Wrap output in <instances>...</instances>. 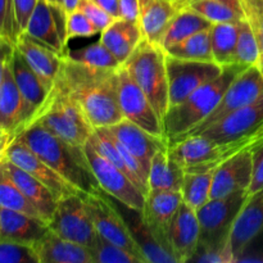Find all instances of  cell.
Wrapping results in <instances>:
<instances>
[{"instance_id":"obj_13","label":"cell","mask_w":263,"mask_h":263,"mask_svg":"<svg viewBox=\"0 0 263 263\" xmlns=\"http://www.w3.org/2000/svg\"><path fill=\"white\" fill-rule=\"evenodd\" d=\"M117 98L123 118L140 126L157 138L166 139L161 118L145 92L136 84L123 64L117 68Z\"/></svg>"},{"instance_id":"obj_28","label":"cell","mask_w":263,"mask_h":263,"mask_svg":"<svg viewBox=\"0 0 263 263\" xmlns=\"http://www.w3.org/2000/svg\"><path fill=\"white\" fill-rule=\"evenodd\" d=\"M177 10L179 5L171 0H139V25L144 39L159 44Z\"/></svg>"},{"instance_id":"obj_51","label":"cell","mask_w":263,"mask_h":263,"mask_svg":"<svg viewBox=\"0 0 263 263\" xmlns=\"http://www.w3.org/2000/svg\"><path fill=\"white\" fill-rule=\"evenodd\" d=\"M15 139H17V135L14 133L0 127V164L7 161L8 151Z\"/></svg>"},{"instance_id":"obj_18","label":"cell","mask_w":263,"mask_h":263,"mask_svg":"<svg viewBox=\"0 0 263 263\" xmlns=\"http://www.w3.org/2000/svg\"><path fill=\"white\" fill-rule=\"evenodd\" d=\"M263 234V187L247 195L230 231L235 263L248 247Z\"/></svg>"},{"instance_id":"obj_27","label":"cell","mask_w":263,"mask_h":263,"mask_svg":"<svg viewBox=\"0 0 263 263\" xmlns=\"http://www.w3.org/2000/svg\"><path fill=\"white\" fill-rule=\"evenodd\" d=\"M143 39L139 22L116 18L100 32L99 40L117 58V61L123 64Z\"/></svg>"},{"instance_id":"obj_40","label":"cell","mask_w":263,"mask_h":263,"mask_svg":"<svg viewBox=\"0 0 263 263\" xmlns=\"http://www.w3.org/2000/svg\"><path fill=\"white\" fill-rule=\"evenodd\" d=\"M92 263H140L138 258L122 247L116 246L98 235L97 241L90 248Z\"/></svg>"},{"instance_id":"obj_24","label":"cell","mask_w":263,"mask_h":263,"mask_svg":"<svg viewBox=\"0 0 263 263\" xmlns=\"http://www.w3.org/2000/svg\"><path fill=\"white\" fill-rule=\"evenodd\" d=\"M48 230L49 223L41 218L0 207V239L32 246Z\"/></svg>"},{"instance_id":"obj_46","label":"cell","mask_w":263,"mask_h":263,"mask_svg":"<svg viewBox=\"0 0 263 263\" xmlns=\"http://www.w3.org/2000/svg\"><path fill=\"white\" fill-rule=\"evenodd\" d=\"M79 9L97 26V28L100 32L103 30H105L116 20L109 13L105 12L103 8H100L94 0H81L79 5Z\"/></svg>"},{"instance_id":"obj_19","label":"cell","mask_w":263,"mask_h":263,"mask_svg":"<svg viewBox=\"0 0 263 263\" xmlns=\"http://www.w3.org/2000/svg\"><path fill=\"white\" fill-rule=\"evenodd\" d=\"M200 239V226L197 211L182 202L168 230V248L177 263L190 262L197 252Z\"/></svg>"},{"instance_id":"obj_7","label":"cell","mask_w":263,"mask_h":263,"mask_svg":"<svg viewBox=\"0 0 263 263\" xmlns=\"http://www.w3.org/2000/svg\"><path fill=\"white\" fill-rule=\"evenodd\" d=\"M85 203L94 222L98 235L105 240L122 247L136 257L140 263H146L143 252L139 248L128 223L115 203L102 190L84 194Z\"/></svg>"},{"instance_id":"obj_47","label":"cell","mask_w":263,"mask_h":263,"mask_svg":"<svg viewBox=\"0 0 263 263\" xmlns=\"http://www.w3.org/2000/svg\"><path fill=\"white\" fill-rule=\"evenodd\" d=\"M252 154H253V175H252L248 195L258 192L263 187V141L252 149Z\"/></svg>"},{"instance_id":"obj_41","label":"cell","mask_w":263,"mask_h":263,"mask_svg":"<svg viewBox=\"0 0 263 263\" xmlns=\"http://www.w3.org/2000/svg\"><path fill=\"white\" fill-rule=\"evenodd\" d=\"M240 4L243 8L244 17L251 23L258 41L259 53H261L258 67L263 74V0H240Z\"/></svg>"},{"instance_id":"obj_9","label":"cell","mask_w":263,"mask_h":263,"mask_svg":"<svg viewBox=\"0 0 263 263\" xmlns=\"http://www.w3.org/2000/svg\"><path fill=\"white\" fill-rule=\"evenodd\" d=\"M247 195V192H239L223 198H213L198 208L200 226L198 247H217L230 243L231 228Z\"/></svg>"},{"instance_id":"obj_45","label":"cell","mask_w":263,"mask_h":263,"mask_svg":"<svg viewBox=\"0 0 263 263\" xmlns=\"http://www.w3.org/2000/svg\"><path fill=\"white\" fill-rule=\"evenodd\" d=\"M20 31L15 22L13 0H0V37L15 43Z\"/></svg>"},{"instance_id":"obj_17","label":"cell","mask_w":263,"mask_h":263,"mask_svg":"<svg viewBox=\"0 0 263 263\" xmlns=\"http://www.w3.org/2000/svg\"><path fill=\"white\" fill-rule=\"evenodd\" d=\"M181 192L149 190L140 216L161 246L168 249V230L177 210L181 205ZM171 252V251H170ZM174 256V254H172Z\"/></svg>"},{"instance_id":"obj_35","label":"cell","mask_w":263,"mask_h":263,"mask_svg":"<svg viewBox=\"0 0 263 263\" xmlns=\"http://www.w3.org/2000/svg\"><path fill=\"white\" fill-rule=\"evenodd\" d=\"M64 58L73 61L76 63L99 69H116L121 66L115 55L103 45L100 40L89 44L86 46L77 49H66L63 53Z\"/></svg>"},{"instance_id":"obj_39","label":"cell","mask_w":263,"mask_h":263,"mask_svg":"<svg viewBox=\"0 0 263 263\" xmlns=\"http://www.w3.org/2000/svg\"><path fill=\"white\" fill-rule=\"evenodd\" d=\"M259 59H261V53H259L258 41L251 23L243 18L239 21L235 62L244 67H252L258 66Z\"/></svg>"},{"instance_id":"obj_10","label":"cell","mask_w":263,"mask_h":263,"mask_svg":"<svg viewBox=\"0 0 263 263\" xmlns=\"http://www.w3.org/2000/svg\"><path fill=\"white\" fill-rule=\"evenodd\" d=\"M262 97L263 74L261 69L258 66L248 67L231 81V84L229 85L226 91L221 97L220 102L213 108L212 112L208 115V117L203 120L199 125L195 126L193 130H190L185 136L198 135L207 127H210L211 125L230 115L231 112L252 104V103L261 99Z\"/></svg>"},{"instance_id":"obj_29","label":"cell","mask_w":263,"mask_h":263,"mask_svg":"<svg viewBox=\"0 0 263 263\" xmlns=\"http://www.w3.org/2000/svg\"><path fill=\"white\" fill-rule=\"evenodd\" d=\"M23 32L28 33L36 40L50 46L62 55L66 51L67 45L59 33L57 20L48 0H39Z\"/></svg>"},{"instance_id":"obj_2","label":"cell","mask_w":263,"mask_h":263,"mask_svg":"<svg viewBox=\"0 0 263 263\" xmlns=\"http://www.w3.org/2000/svg\"><path fill=\"white\" fill-rule=\"evenodd\" d=\"M17 139L82 194L100 190L85 157L84 146L66 143L39 123H32L26 127Z\"/></svg>"},{"instance_id":"obj_54","label":"cell","mask_w":263,"mask_h":263,"mask_svg":"<svg viewBox=\"0 0 263 263\" xmlns=\"http://www.w3.org/2000/svg\"><path fill=\"white\" fill-rule=\"evenodd\" d=\"M80 2H81V0H59V3H61L62 7L64 8L67 14L79 9Z\"/></svg>"},{"instance_id":"obj_53","label":"cell","mask_w":263,"mask_h":263,"mask_svg":"<svg viewBox=\"0 0 263 263\" xmlns=\"http://www.w3.org/2000/svg\"><path fill=\"white\" fill-rule=\"evenodd\" d=\"M94 2L112 17L120 18V0H94Z\"/></svg>"},{"instance_id":"obj_33","label":"cell","mask_w":263,"mask_h":263,"mask_svg":"<svg viewBox=\"0 0 263 263\" xmlns=\"http://www.w3.org/2000/svg\"><path fill=\"white\" fill-rule=\"evenodd\" d=\"M239 21L236 22L213 23L211 27V45L213 61L221 67L236 63V43H238Z\"/></svg>"},{"instance_id":"obj_11","label":"cell","mask_w":263,"mask_h":263,"mask_svg":"<svg viewBox=\"0 0 263 263\" xmlns=\"http://www.w3.org/2000/svg\"><path fill=\"white\" fill-rule=\"evenodd\" d=\"M49 229L63 238L91 248L98 238L84 194H71L58 199Z\"/></svg>"},{"instance_id":"obj_26","label":"cell","mask_w":263,"mask_h":263,"mask_svg":"<svg viewBox=\"0 0 263 263\" xmlns=\"http://www.w3.org/2000/svg\"><path fill=\"white\" fill-rule=\"evenodd\" d=\"M27 126V112L23 98L13 77L10 62L0 85V127L20 135Z\"/></svg>"},{"instance_id":"obj_14","label":"cell","mask_w":263,"mask_h":263,"mask_svg":"<svg viewBox=\"0 0 263 263\" xmlns=\"http://www.w3.org/2000/svg\"><path fill=\"white\" fill-rule=\"evenodd\" d=\"M175 161L184 172L213 171L223 162L220 144L213 143L204 135H190L167 144Z\"/></svg>"},{"instance_id":"obj_43","label":"cell","mask_w":263,"mask_h":263,"mask_svg":"<svg viewBox=\"0 0 263 263\" xmlns=\"http://www.w3.org/2000/svg\"><path fill=\"white\" fill-rule=\"evenodd\" d=\"M100 33L97 26L80 9L67 14V37L68 41L76 37H92Z\"/></svg>"},{"instance_id":"obj_34","label":"cell","mask_w":263,"mask_h":263,"mask_svg":"<svg viewBox=\"0 0 263 263\" xmlns=\"http://www.w3.org/2000/svg\"><path fill=\"white\" fill-rule=\"evenodd\" d=\"M164 51L175 58L187 59V61L215 62L213 61L212 45H211V28L193 33L189 37L175 44Z\"/></svg>"},{"instance_id":"obj_3","label":"cell","mask_w":263,"mask_h":263,"mask_svg":"<svg viewBox=\"0 0 263 263\" xmlns=\"http://www.w3.org/2000/svg\"><path fill=\"white\" fill-rule=\"evenodd\" d=\"M248 67L234 63L223 67L222 73L195 90L180 104L170 107L162 120L167 144L184 138L208 117L234 79Z\"/></svg>"},{"instance_id":"obj_31","label":"cell","mask_w":263,"mask_h":263,"mask_svg":"<svg viewBox=\"0 0 263 263\" xmlns=\"http://www.w3.org/2000/svg\"><path fill=\"white\" fill-rule=\"evenodd\" d=\"M212 25L213 23L211 21L200 15L199 13L194 12L193 9L184 7V5H179V10L171 20L168 27L164 31L158 45L163 50H167L172 45L189 37L193 33L211 28Z\"/></svg>"},{"instance_id":"obj_23","label":"cell","mask_w":263,"mask_h":263,"mask_svg":"<svg viewBox=\"0 0 263 263\" xmlns=\"http://www.w3.org/2000/svg\"><path fill=\"white\" fill-rule=\"evenodd\" d=\"M10 68H12L13 77H14L18 90H20L23 102H25L28 126L35 113L39 110V108L44 104L50 90L45 86V84L41 81L40 77L28 66L27 62L21 55L20 51L15 49V46L14 53H13L12 59H10Z\"/></svg>"},{"instance_id":"obj_48","label":"cell","mask_w":263,"mask_h":263,"mask_svg":"<svg viewBox=\"0 0 263 263\" xmlns=\"http://www.w3.org/2000/svg\"><path fill=\"white\" fill-rule=\"evenodd\" d=\"M37 3L39 0H13L15 22H17V27L20 33L26 30L28 20H30L31 14H32L33 9L37 5Z\"/></svg>"},{"instance_id":"obj_37","label":"cell","mask_w":263,"mask_h":263,"mask_svg":"<svg viewBox=\"0 0 263 263\" xmlns=\"http://www.w3.org/2000/svg\"><path fill=\"white\" fill-rule=\"evenodd\" d=\"M0 207L27 213V215L33 216V217L44 220L40 213H39V211L31 204L30 200L23 195V193L21 192L17 184L5 172L3 164H0Z\"/></svg>"},{"instance_id":"obj_15","label":"cell","mask_w":263,"mask_h":263,"mask_svg":"<svg viewBox=\"0 0 263 263\" xmlns=\"http://www.w3.org/2000/svg\"><path fill=\"white\" fill-rule=\"evenodd\" d=\"M253 175V154L246 149L229 157L213 170L211 199L239 192L248 193Z\"/></svg>"},{"instance_id":"obj_36","label":"cell","mask_w":263,"mask_h":263,"mask_svg":"<svg viewBox=\"0 0 263 263\" xmlns=\"http://www.w3.org/2000/svg\"><path fill=\"white\" fill-rule=\"evenodd\" d=\"M213 171L185 172L181 185L182 200L195 211L211 199Z\"/></svg>"},{"instance_id":"obj_50","label":"cell","mask_w":263,"mask_h":263,"mask_svg":"<svg viewBox=\"0 0 263 263\" xmlns=\"http://www.w3.org/2000/svg\"><path fill=\"white\" fill-rule=\"evenodd\" d=\"M120 18L139 22V0H120Z\"/></svg>"},{"instance_id":"obj_1","label":"cell","mask_w":263,"mask_h":263,"mask_svg":"<svg viewBox=\"0 0 263 263\" xmlns=\"http://www.w3.org/2000/svg\"><path fill=\"white\" fill-rule=\"evenodd\" d=\"M58 79L92 128L109 127L123 120L117 98V68H91L63 57Z\"/></svg>"},{"instance_id":"obj_30","label":"cell","mask_w":263,"mask_h":263,"mask_svg":"<svg viewBox=\"0 0 263 263\" xmlns=\"http://www.w3.org/2000/svg\"><path fill=\"white\" fill-rule=\"evenodd\" d=\"M184 168L170 153L168 145H164L152 158L148 172L149 190H181Z\"/></svg>"},{"instance_id":"obj_21","label":"cell","mask_w":263,"mask_h":263,"mask_svg":"<svg viewBox=\"0 0 263 263\" xmlns=\"http://www.w3.org/2000/svg\"><path fill=\"white\" fill-rule=\"evenodd\" d=\"M107 128L118 143L122 144L135 158H138V161L145 167L148 172L154 154L162 146L167 145L166 139L152 135L148 131L143 130L140 126L135 125L126 118Z\"/></svg>"},{"instance_id":"obj_8","label":"cell","mask_w":263,"mask_h":263,"mask_svg":"<svg viewBox=\"0 0 263 263\" xmlns=\"http://www.w3.org/2000/svg\"><path fill=\"white\" fill-rule=\"evenodd\" d=\"M84 153L100 190L126 208L140 212L145 203V194L122 171L95 151L90 141L84 145Z\"/></svg>"},{"instance_id":"obj_6","label":"cell","mask_w":263,"mask_h":263,"mask_svg":"<svg viewBox=\"0 0 263 263\" xmlns=\"http://www.w3.org/2000/svg\"><path fill=\"white\" fill-rule=\"evenodd\" d=\"M198 135H204L222 148L223 159L263 141V97L252 104L234 110Z\"/></svg>"},{"instance_id":"obj_42","label":"cell","mask_w":263,"mask_h":263,"mask_svg":"<svg viewBox=\"0 0 263 263\" xmlns=\"http://www.w3.org/2000/svg\"><path fill=\"white\" fill-rule=\"evenodd\" d=\"M0 263H39L32 246L0 239Z\"/></svg>"},{"instance_id":"obj_32","label":"cell","mask_w":263,"mask_h":263,"mask_svg":"<svg viewBox=\"0 0 263 263\" xmlns=\"http://www.w3.org/2000/svg\"><path fill=\"white\" fill-rule=\"evenodd\" d=\"M126 221L139 248L145 257L146 263H177L171 252L158 243L151 229L141 218L140 212L133 210V215L130 213Z\"/></svg>"},{"instance_id":"obj_22","label":"cell","mask_w":263,"mask_h":263,"mask_svg":"<svg viewBox=\"0 0 263 263\" xmlns=\"http://www.w3.org/2000/svg\"><path fill=\"white\" fill-rule=\"evenodd\" d=\"M32 249L39 263H92L87 247L63 238L50 229L32 244Z\"/></svg>"},{"instance_id":"obj_38","label":"cell","mask_w":263,"mask_h":263,"mask_svg":"<svg viewBox=\"0 0 263 263\" xmlns=\"http://www.w3.org/2000/svg\"><path fill=\"white\" fill-rule=\"evenodd\" d=\"M177 4L190 8L212 23L236 22L246 18L243 12L234 9L220 0H181Z\"/></svg>"},{"instance_id":"obj_44","label":"cell","mask_w":263,"mask_h":263,"mask_svg":"<svg viewBox=\"0 0 263 263\" xmlns=\"http://www.w3.org/2000/svg\"><path fill=\"white\" fill-rule=\"evenodd\" d=\"M190 262L198 263H235L231 243L223 246L198 247Z\"/></svg>"},{"instance_id":"obj_5","label":"cell","mask_w":263,"mask_h":263,"mask_svg":"<svg viewBox=\"0 0 263 263\" xmlns=\"http://www.w3.org/2000/svg\"><path fill=\"white\" fill-rule=\"evenodd\" d=\"M123 66L163 120L170 108L166 51L158 44L143 39Z\"/></svg>"},{"instance_id":"obj_4","label":"cell","mask_w":263,"mask_h":263,"mask_svg":"<svg viewBox=\"0 0 263 263\" xmlns=\"http://www.w3.org/2000/svg\"><path fill=\"white\" fill-rule=\"evenodd\" d=\"M32 123H39L74 146H84L94 131L80 105L58 77L44 104L31 120L30 125Z\"/></svg>"},{"instance_id":"obj_52","label":"cell","mask_w":263,"mask_h":263,"mask_svg":"<svg viewBox=\"0 0 263 263\" xmlns=\"http://www.w3.org/2000/svg\"><path fill=\"white\" fill-rule=\"evenodd\" d=\"M263 263V249L258 251H251L247 249L244 253L238 258L236 263Z\"/></svg>"},{"instance_id":"obj_57","label":"cell","mask_w":263,"mask_h":263,"mask_svg":"<svg viewBox=\"0 0 263 263\" xmlns=\"http://www.w3.org/2000/svg\"><path fill=\"white\" fill-rule=\"evenodd\" d=\"M171 2H174V3H179V2H181V0H171Z\"/></svg>"},{"instance_id":"obj_25","label":"cell","mask_w":263,"mask_h":263,"mask_svg":"<svg viewBox=\"0 0 263 263\" xmlns=\"http://www.w3.org/2000/svg\"><path fill=\"white\" fill-rule=\"evenodd\" d=\"M3 167H4L5 172L10 176V179L17 184L23 195L39 211L41 217L48 223L50 222L54 212H55L57 204H58V199L51 193V190L45 184L39 181L37 179L31 176L30 174L23 171L22 168L15 166L8 159L3 163Z\"/></svg>"},{"instance_id":"obj_16","label":"cell","mask_w":263,"mask_h":263,"mask_svg":"<svg viewBox=\"0 0 263 263\" xmlns=\"http://www.w3.org/2000/svg\"><path fill=\"white\" fill-rule=\"evenodd\" d=\"M7 159L27 174H30L31 176L37 179L39 181L45 184L51 190V193L55 195L57 199H61V198L71 194H82L77 187L69 184L58 172L54 171L48 163H45L37 154L33 153L20 139H15L13 141L9 151H8Z\"/></svg>"},{"instance_id":"obj_20","label":"cell","mask_w":263,"mask_h":263,"mask_svg":"<svg viewBox=\"0 0 263 263\" xmlns=\"http://www.w3.org/2000/svg\"><path fill=\"white\" fill-rule=\"evenodd\" d=\"M14 46L32 71L50 90L61 71L63 55L26 32L18 35Z\"/></svg>"},{"instance_id":"obj_49","label":"cell","mask_w":263,"mask_h":263,"mask_svg":"<svg viewBox=\"0 0 263 263\" xmlns=\"http://www.w3.org/2000/svg\"><path fill=\"white\" fill-rule=\"evenodd\" d=\"M13 53H14V43L8 39L0 37V85L4 79L5 69L12 59Z\"/></svg>"},{"instance_id":"obj_56","label":"cell","mask_w":263,"mask_h":263,"mask_svg":"<svg viewBox=\"0 0 263 263\" xmlns=\"http://www.w3.org/2000/svg\"><path fill=\"white\" fill-rule=\"evenodd\" d=\"M48 2H50V3H58V4H61V3H59V0H48Z\"/></svg>"},{"instance_id":"obj_12","label":"cell","mask_w":263,"mask_h":263,"mask_svg":"<svg viewBox=\"0 0 263 263\" xmlns=\"http://www.w3.org/2000/svg\"><path fill=\"white\" fill-rule=\"evenodd\" d=\"M170 107L180 104L207 82L220 76L223 67L216 62L187 61L166 54Z\"/></svg>"},{"instance_id":"obj_55","label":"cell","mask_w":263,"mask_h":263,"mask_svg":"<svg viewBox=\"0 0 263 263\" xmlns=\"http://www.w3.org/2000/svg\"><path fill=\"white\" fill-rule=\"evenodd\" d=\"M220 2L225 3V4H228V5H230V7H233L234 9L239 10V12H243V8H241V4H240V0H220Z\"/></svg>"}]
</instances>
